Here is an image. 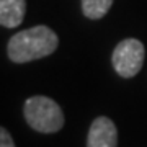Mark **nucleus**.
<instances>
[{"instance_id": "obj_1", "label": "nucleus", "mask_w": 147, "mask_h": 147, "mask_svg": "<svg viewBox=\"0 0 147 147\" xmlns=\"http://www.w3.org/2000/svg\"><path fill=\"white\" fill-rule=\"evenodd\" d=\"M57 46V34L46 25H38L13 34L7 44V54L11 62L25 64L53 54Z\"/></svg>"}, {"instance_id": "obj_2", "label": "nucleus", "mask_w": 147, "mask_h": 147, "mask_svg": "<svg viewBox=\"0 0 147 147\" xmlns=\"http://www.w3.org/2000/svg\"><path fill=\"white\" fill-rule=\"evenodd\" d=\"M23 116L34 131L42 134L57 132L64 126L62 108L44 95L30 96L23 105Z\"/></svg>"}, {"instance_id": "obj_3", "label": "nucleus", "mask_w": 147, "mask_h": 147, "mask_svg": "<svg viewBox=\"0 0 147 147\" xmlns=\"http://www.w3.org/2000/svg\"><path fill=\"white\" fill-rule=\"evenodd\" d=\"M146 57V47L136 38H126L116 44L111 54V64L123 79H131L141 72Z\"/></svg>"}, {"instance_id": "obj_4", "label": "nucleus", "mask_w": 147, "mask_h": 147, "mask_svg": "<svg viewBox=\"0 0 147 147\" xmlns=\"http://www.w3.org/2000/svg\"><path fill=\"white\" fill-rule=\"evenodd\" d=\"M87 147H118V129L110 118L98 116L92 123Z\"/></svg>"}, {"instance_id": "obj_5", "label": "nucleus", "mask_w": 147, "mask_h": 147, "mask_svg": "<svg viewBox=\"0 0 147 147\" xmlns=\"http://www.w3.org/2000/svg\"><path fill=\"white\" fill-rule=\"evenodd\" d=\"M26 0H0V25L3 28H16L25 20Z\"/></svg>"}, {"instance_id": "obj_6", "label": "nucleus", "mask_w": 147, "mask_h": 147, "mask_svg": "<svg viewBox=\"0 0 147 147\" xmlns=\"http://www.w3.org/2000/svg\"><path fill=\"white\" fill-rule=\"evenodd\" d=\"M113 0H82V11L90 20H101L110 11Z\"/></svg>"}, {"instance_id": "obj_7", "label": "nucleus", "mask_w": 147, "mask_h": 147, "mask_svg": "<svg viewBox=\"0 0 147 147\" xmlns=\"http://www.w3.org/2000/svg\"><path fill=\"white\" fill-rule=\"evenodd\" d=\"M0 147H15V142L5 127H0Z\"/></svg>"}]
</instances>
